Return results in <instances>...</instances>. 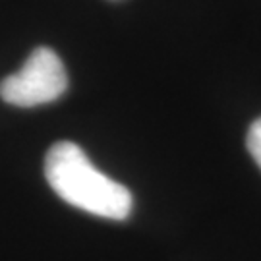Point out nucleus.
Masks as SVG:
<instances>
[{"mask_svg":"<svg viewBox=\"0 0 261 261\" xmlns=\"http://www.w3.org/2000/svg\"><path fill=\"white\" fill-rule=\"evenodd\" d=\"M45 178L66 203L111 221L128 219L134 207L130 190L103 174L80 145L58 141L47 151Z\"/></svg>","mask_w":261,"mask_h":261,"instance_id":"1","label":"nucleus"},{"mask_svg":"<svg viewBox=\"0 0 261 261\" xmlns=\"http://www.w3.org/2000/svg\"><path fill=\"white\" fill-rule=\"evenodd\" d=\"M68 89L66 68L53 48L37 47L16 74L0 82V99L14 107H39L56 101Z\"/></svg>","mask_w":261,"mask_h":261,"instance_id":"2","label":"nucleus"},{"mask_svg":"<svg viewBox=\"0 0 261 261\" xmlns=\"http://www.w3.org/2000/svg\"><path fill=\"white\" fill-rule=\"evenodd\" d=\"M246 145H248V151H250V155L253 157V161L261 168V118H257L250 126L248 138H246Z\"/></svg>","mask_w":261,"mask_h":261,"instance_id":"3","label":"nucleus"}]
</instances>
